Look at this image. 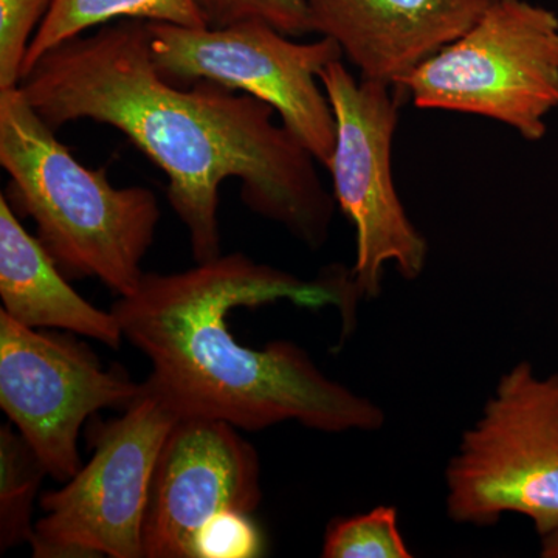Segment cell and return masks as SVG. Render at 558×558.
<instances>
[{
    "instance_id": "8fae6325",
    "label": "cell",
    "mask_w": 558,
    "mask_h": 558,
    "mask_svg": "<svg viewBox=\"0 0 558 558\" xmlns=\"http://www.w3.org/2000/svg\"><path fill=\"white\" fill-rule=\"evenodd\" d=\"M362 78L399 84L469 31L495 0H301Z\"/></svg>"
},
{
    "instance_id": "e0dca14e",
    "label": "cell",
    "mask_w": 558,
    "mask_h": 558,
    "mask_svg": "<svg viewBox=\"0 0 558 558\" xmlns=\"http://www.w3.org/2000/svg\"><path fill=\"white\" fill-rule=\"evenodd\" d=\"M208 27H227L236 22H269L284 35H310L311 22L301 0H193Z\"/></svg>"
},
{
    "instance_id": "7a4b0ae2",
    "label": "cell",
    "mask_w": 558,
    "mask_h": 558,
    "mask_svg": "<svg viewBox=\"0 0 558 558\" xmlns=\"http://www.w3.org/2000/svg\"><path fill=\"white\" fill-rule=\"evenodd\" d=\"M281 300L337 307L348 325L359 296L351 271L306 281L231 253L179 274H145L110 311L150 362L146 387L179 418H218L248 432L288 421L325 433L381 429L385 411L325 376L299 344L255 349L234 339L231 311Z\"/></svg>"
},
{
    "instance_id": "9a60e30c",
    "label": "cell",
    "mask_w": 558,
    "mask_h": 558,
    "mask_svg": "<svg viewBox=\"0 0 558 558\" xmlns=\"http://www.w3.org/2000/svg\"><path fill=\"white\" fill-rule=\"evenodd\" d=\"M325 558H410L400 534L398 509L377 506L366 513L329 524L323 543Z\"/></svg>"
},
{
    "instance_id": "5b68a950",
    "label": "cell",
    "mask_w": 558,
    "mask_h": 558,
    "mask_svg": "<svg viewBox=\"0 0 558 558\" xmlns=\"http://www.w3.org/2000/svg\"><path fill=\"white\" fill-rule=\"evenodd\" d=\"M447 515L495 526L517 513L538 535L558 523V374L520 362L499 377L446 469Z\"/></svg>"
},
{
    "instance_id": "6da1fadb",
    "label": "cell",
    "mask_w": 558,
    "mask_h": 558,
    "mask_svg": "<svg viewBox=\"0 0 558 558\" xmlns=\"http://www.w3.org/2000/svg\"><path fill=\"white\" fill-rule=\"evenodd\" d=\"M21 90L58 131L90 120L126 135L168 179L167 197L186 227L196 263L222 255L220 185L241 183V199L301 244L329 240L336 199L317 159L267 102L211 83L179 86L150 57L148 22L121 20L54 47Z\"/></svg>"
},
{
    "instance_id": "30bf717a",
    "label": "cell",
    "mask_w": 558,
    "mask_h": 558,
    "mask_svg": "<svg viewBox=\"0 0 558 558\" xmlns=\"http://www.w3.org/2000/svg\"><path fill=\"white\" fill-rule=\"evenodd\" d=\"M260 492L259 458L229 422L180 417L154 468L143 521L145 558H194V539L227 510L253 513Z\"/></svg>"
},
{
    "instance_id": "277c9868",
    "label": "cell",
    "mask_w": 558,
    "mask_h": 558,
    "mask_svg": "<svg viewBox=\"0 0 558 558\" xmlns=\"http://www.w3.org/2000/svg\"><path fill=\"white\" fill-rule=\"evenodd\" d=\"M399 86L418 109L483 117L539 142L558 109V16L529 0H495Z\"/></svg>"
},
{
    "instance_id": "5bb4252c",
    "label": "cell",
    "mask_w": 558,
    "mask_h": 558,
    "mask_svg": "<svg viewBox=\"0 0 558 558\" xmlns=\"http://www.w3.org/2000/svg\"><path fill=\"white\" fill-rule=\"evenodd\" d=\"M49 475L31 444L11 425L0 428V550L35 538L33 502Z\"/></svg>"
},
{
    "instance_id": "3957f363",
    "label": "cell",
    "mask_w": 558,
    "mask_h": 558,
    "mask_svg": "<svg viewBox=\"0 0 558 558\" xmlns=\"http://www.w3.org/2000/svg\"><path fill=\"white\" fill-rule=\"evenodd\" d=\"M21 87L0 90V165L5 197L31 216L38 240L68 278H97L119 296L138 289L156 238L159 201L145 186L116 189L54 135Z\"/></svg>"
},
{
    "instance_id": "ac0fdd59",
    "label": "cell",
    "mask_w": 558,
    "mask_h": 558,
    "mask_svg": "<svg viewBox=\"0 0 558 558\" xmlns=\"http://www.w3.org/2000/svg\"><path fill=\"white\" fill-rule=\"evenodd\" d=\"M263 553V537L250 513L227 510L213 517L194 539V558H250Z\"/></svg>"
},
{
    "instance_id": "d6986e66",
    "label": "cell",
    "mask_w": 558,
    "mask_h": 558,
    "mask_svg": "<svg viewBox=\"0 0 558 558\" xmlns=\"http://www.w3.org/2000/svg\"><path fill=\"white\" fill-rule=\"evenodd\" d=\"M539 538H542L539 556L543 558H558V523L545 534L539 535Z\"/></svg>"
},
{
    "instance_id": "4fadbf2b",
    "label": "cell",
    "mask_w": 558,
    "mask_h": 558,
    "mask_svg": "<svg viewBox=\"0 0 558 558\" xmlns=\"http://www.w3.org/2000/svg\"><path fill=\"white\" fill-rule=\"evenodd\" d=\"M121 20L208 27L193 0H53L28 47L24 75L54 47Z\"/></svg>"
},
{
    "instance_id": "7c38bea8",
    "label": "cell",
    "mask_w": 558,
    "mask_h": 558,
    "mask_svg": "<svg viewBox=\"0 0 558 558\" xmlns=\"http://www.w3.org/2000/svg\"><path fill=\"white\" fill-rule=\"evenodd\" d=\"M38 238L22 227L5 194H0V299L2 311L32 329H65L120 348L123 330L69 284Z\"/></svg>"
},
{
    "instance_id": "52a82bcc",
    "label": "cell",
    "mask_w": 558,
    "mask_h": 558,
    "mask_svg": "<svg viewBox=\"0 0 558 558\" xmlns=\"http://www.w3.org/2000/svg\"><path fill=\"white\" fill-rule=\"evenodd\" d=\"M148 31L150 57L163 78L179 86L211 81L267 102L326 168L337 130L319 73L343 60L336 40L319 36L314 43H296L260 20L227 27L148 22Z\"/></svg>"
},
{
    "instance_id": "9c48e42d",
    "label": "cell",
    "mask_w": 558,
    "mask_h": 558,
    "mask_svg": "<svg viewBox=\"0 0 558 558\" xmlns=\"http://www.w3.org/2000/svg\"><path fill=\"white\" fill-rule=\"evenodd\" d=\"M143 391L145 384L102 369L84 344L27 328L0 311V407L51 478L68 483L78 473L87 417L130 407Z\"/></svg>"
},
{
    "instance_id": "2e32d148",
    "label": "cell",
    "mask_w": 558,
    "mask_h": 558,
    "mask_svg": "<svg viewBox=\"0 0 558 558\" xmlns=\"http://www.w3.org/2000/svg\"><path fill=\"white\" fill-rule=\"evenodd\" d=\"M53 0H0V90L20 87L28 47Z\"/></svg>"
},
{
    "instance_id": "8992f818",
    "label": "cell",
    "mask_w": 558,
    "mask_h": 558,
    "mask_svg": "<svg viewBox=\"0 0 558 558\" xmlns=\"http://www.w3.org/2000/svg\"><path fill=\"white\" fill-rule=\"evenodd\" d=\"M319 83L336 117V146L326 165L333 199L355 230L352 284L359 299L374 300L388 264L407 281L427 266L428 242L411 222L392 178V143L409 97L399 84L355 78L343 60L326 65Z\"/></svg>"
},
{
    "instance_id": "ba28073f",
    "label": "cell",
    "mask_w": 558,
    "mask_h": 558,
    "mask_svg": "<svg viewBox=\"0 0 558 558\" xmlns=\"http://www.w3.org/2000/svg\"><path fill=\"white\" fill-rule=\"evenodd\" d=\"M178 421L145 384L123 417L100 429L90 461L60 490L40 497L46 515L35 524L33 557H145L143 521L150 481Z\"/></svg>"
}]
</instances>
